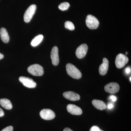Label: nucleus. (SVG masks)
<instances>
[{
  "instance_id": "19",
  "label": "nucleus",
  "mask_w": 131,
  "mask_h": 131,
  "mask_svg": "<svg viewBox=\"0 0 131 131\" xmlns=\"http://www.w3.org/2000/svg\"><path fill=\"white\" fill-rule=\"evenodd\" d=\"M65 27L66 28L69 29L70 30H73L75 29V26L74 24L72 22L70 21H66L65 22Z\"/></svg>"
},
{
  "instance_id": "13",
  "label": "nucleus",
  "mask_w": 131,
  "mask_h": 131,
  "mask_svg": "<svg viewBox=\"0 0 131 131\" xmlns=\"http://www.w3.org/2000/svg\"><path fill=\"white\" fill-rule=\"evenodd\" d=\"M109 62L107 59L103 58V63L100 66L99 68V73L101 75H106L107 73L108 70Z\"/></svg>"
},
{
  "instance_id": "2",
  "label": "nucleus",
  "mask_w": 131,
  "mask_h": 131,
  "mask_svg": "<svg viewBox=\"0 0 131 131\" xmlns=\"http://www.w3.org/2000/svg\"><path fill=\"white\" fill-rule=\"evenodd\" d=\"M27 70L31 74L36 76H40L44 74L43 68L41 66L37 64L29 66Z\"/></svg>"
},
{
  "instance_id": "3",
  "label": "nucleus",
  "mask_w": 131,
  "mask_h": 131,
  "mask_svg": "<svg viewBox=\"0 0 131 131\" xmlns=\"http://www.w3.org/2000/svg\"><path fill=\"white\" fill-rule=\"evenodd\" d=\"M86 23L88 27L90 29H96L100 24L98 19L91 15H89L87 16Z\"/></svg>"
},
{
  "instance_id": "9",
  "label": "nucleus",
  "mask_w": 131,
  "mask_h": 131,
  "mask_svg": "<svg viewBox=\"0 0 131 131\" xmlns=\"http://www.w3.org/2000/svg\"><path fill=\"white\" fill-rule=\"evenodd\" d=\"M88 49V47L86 44L81 45L78 47L76 51L77 57L79 59L83 58L87 54Z\"/></svg>"
},
{
  "instance_id": "5",
  "label": "nucleus",
  "mask_w": 131,
  "mask_h": 131,
  "mask_svg": "<svg viewBox=\"0 0 131 131\" xmlns=\"http://www.w3.org/2000/svg\"><path fill=\"white\" fill-rule=\"evenodd\" d=\"M37 9L36 5H31L26 10L24 15V21L26 23L30 22L34 15Z\"/></svg>"
},
{
  "instance_id": "15",
  "label": "nucleus",
  "mask_w": 131,
  "mask_h": 131,
  "mask_svg": "<svg viewBox=\"0 0 131 131\" xmlns=\"http://www.w3.org/2000/svg\"><path fill=\"white\" fill-rule=\"evenodd\" d=\"M0 36L3 42L7 43L9 42V37L7 31L5 28H2L0 30Z\"/></svg>"
},
{
  "instance_id": "12",
  "label": "nucleus",
  "mask_w": 131,
  "mask_h": 131,
  "mask_svg": "<svg viewBox=\"0 0 131 131\" xmlns=\"http://www.w3.org/2000/svg\"><path fill=\"white\" fill-rule=\"evenodd\" d=\"M63 96L66 99L70 101H78L80 99V95L78 94L73 91H69L64 92L63 93Z\"/></svg>"
},
{
  "instance_id": "21",
  "label": "nucleus",
  "mask_w": 131,
  "mask_h": 131,
  "mask_svg": "<svg viewBox=\"0 0 131 131\" xmlns=\"http://www.w3.org/2000/svg\"><path fill=\"white\" fill-rule=\"evenodd\" d=\"M13 126H10L6 127L1 131H13Z\"/></svg>"
},
{
  "instance_id": "16",
  "label": "nucleus",
  "mask_w": 131,
  "mask_h": 131,
  "mask_svg": "<svg viewBox=\"0 0 131 131\" xmlns=\"http://www.w3.org/2000/svg\"><path fill=\"white\" fill-rule=\"evenodd\" d=\"M0 105L7 110H11L13 107L12 104L9 100L6 98H3L0 100Z\"/></svg>"
},
{
  "instance_id": "4",
  "label": "nucleus",
  "mask_w": 131,
  "mask_h": 131,
  "mask_svg": "<svg viewBox=\"0 0 131 131\" xmlns=\"http://www.w3.org/2000/svg\"><path fill=\"white\" fill-rule=\"evenodd\" d=\"M129 61V59L125 55L119 54L117 55L115 59V63L116 67L118 69L123 68Z\"/></svg>"
},
{
  "instance_id": "10",
  "label": "nucleus",
  "mask_w": 131,
  "mask_h": 131,
  "mask_svg": "<svg viewBox=\"0 0 131 131\" xmlns=\"http://www.w3.org/2000/svg\"><path fill=\"white\" fill-rule=\"evenodd\" d=\"M51 58L52 63L54 66L58 65L59 63V57L58 49L57 46L53 47L51 53Z\"/></svg>"
},
{
  "instance_id": "28",
  "label": "nucleus",
  "mask_w": 131,
  "mask_h": 131,
  "mask_svg": "<svg viewBox=\"0 0 131 131\" xmlns=\"http://www.w3.org/2000/svg\"><path fill=\"white\" fill-rule=\"evenodd\" d=\"M130 81H131V77H130Z\"/></svg>"
},
{
  "instance_id": "24",
  "label": "nucleus",
  "mask_w": 131,
  "mask_h": 131,
  "mask_svg": "<svg viewBox=\"0 0 131 131\" xmlns=\"http://www.w3.org/2000/svg\"><path fill=\"white\" fill-rule=\"evenodd\" d=\"M114 107L113 104L112 103H110L108 104L107 106V108L108 109H112Z\"/></svg>"
},
{
  "instance_id": "23",
  "label": "nucleus",
  "mask_w": 131,
  "mask_h": 131,
  "mask_svg": "<svg viewBox=\"0 0 131 131\" xmlns=\"http://www.w3.org/2000/svg\"><path fill=\"white\" fill-rule=\"evenodd\" d=\"M110 99L111 101H112L113 102H115L117 101V97L114 95H111L110 96Z\"/></svg>"
},
{
  "instance_id": "25",
  "label": "nucleus",
  "mask_w": 131,
  "mask_h": 131,
  "mask_svg": "<svg viewBox=\"0 0 131 131\" xmlns=\"http://www.w3.org/2000/svg\"><path fill=\"white\" fill-rule=\"evenodd\" d=\"M4 115V112L3 110L0 108V117H3Z\"/></svg>"
},
{
  "instance_id": "26",
  "label": "nucleus",
  "mask_w": 131,
  "mask_h": 131,
  "mask_svg": "<svg viewBox=\"0 0 131 131\" xmlns=\"http://www.w3.org/2000/svg\"><path fill=\"white\" fill-rule=\"evenodd\" d=\"M63 131H73L72 130L69 128H66L64 129Z\"/></svg>"
},
{
  "instance_id": "6",
  "label": "nucleus",
  "mask_w": 131,
  "mask_h": 131,
  "mask_svg": "<svg viewBox=\"0 0 131 131\" xmlns=\"http://www.w3.org/2000/svg\"><path fill=\"white\" fill-rule=\"evenodd\" d=\"M19 81L23 84L25 86L29 88H34L37 86V83L31 78L20 77L19 78Z\"/></svg>"
},
{
  "instance_id": "18",
  "label": "nucleus",
  "mask_w": 131,
  "mask_h": 131,
  "mask_svg": "<svg viewBox=\"0 0 131 131\" xmlns=\"http://www.w3.org/2000/svg\"><path fill=\"white\" fill-rule=\"evenodd\" d=\"M70 7V4L69 3L65 2L62 3L59 5L58 7L59 9L62 11L67 10Z\"/></svg>"
},
{
  "instance_id": "22",
  "label": "nucleus",
  "mask_w": 131,
  "mask_h": 131,
  "mask_svg": "<svg viewBox=\"0 0 131 131\" xmlns=\"http://www.w3.org/2000/svg\"><path fill=\"white\" fill-rule=\"evenodd\" d=\"M125 72L126 74L127 75H129V74H130L131 68L128 67L126 68L125 69Z\"/></svg>"
},
{
  "instance_id": "17",
  "label": "nucleus",
  "mask_w": 131,
  "mask_h": 131,
  "mask_svg": "<svg viewBox=\"0 0 131 131\" xmlns=\"http://www.w3.org/2000/svg\"><path fill=\"white\" fill-rule=\"evenodd\" d=\"M43 38V36L42 35H39L36 36L32 40L31 45L33 47L37 46L42 42Z\"/></svg>"
},
{
  "instance_id": "11",
  "label": "nucleus",
  "mask_w": 131,
  "mask_h": 131,
  "mask_svg": "<svg viewBox=\"0 0 131 131\" xmlns=\"http://www.w3.org/2000/svg\"><path fill=\"white\" fill-rule=\"evenodd\" d=\"M67 110L71 114L75 115H80L82 113L81 108L73 104H69L67 106Z\"/></svg>"
},
{
  "instance_id": "8",
  "label": "nucleus",
  "mask_w": 131,
  "mask_h": 131,
  "mask_svg": "<svg viewBox=\"0 0 131 131\" xmlns=\"http://www.w3.org/2000/svg\"><path fill=\"white\" fill-rule=\"evenodd\" d=\"M120 87L118 84L115 82H111L106 84L105 87L106 92L110 94H115L118 92Z\"/></svg>"
},
{
  "instance_id": "1",
  "label": "nucleus",
  "mask_w": 131,
  "mask_h": 131,
  "mask_svg": "<svg viewBox=\"0 0 131 131\" xmlns=\"http://www.w3.org/2000/svg\"><path fill=\"white\" fill-rule=\"evenodd\" d=\"M66 69L68 74L74 79H79L81 78L82 74L80 71L72 64H67Z\"/></svg>"
},
{
  "instance_id": "20",
  "label": "nucleus",
  "mask_w": 131,
  "mask_h": 131,
  "mask_svg": "<svg viewBox=\"0 0 131 131\" xmlns=\"http://www.w3.org/2000/svg\"><path fill=\"white\" fill-rule=\"evenodd\" d=\"M90 131H104L101 130L97 126H93L90 129Z\"/></svg>"
},
{
  "instance_id": "14",
  "label": "nucleus",
  "mask_w": 131,
  "mask_h": 131,
  "mask_svg": "<svg viewBox=\"0 0 131 131\" xmlns=\"http://www.w3.org/2000/svg\"><path fill=\"white\" fill-rule=\"evenodd\" d=\"M94 106L98 110H105L106 108V105L104 102L99 100H93L92 102Z\"/></svg>"
},
{
  "instance_id": "7",
  "label": "nucleus",
  "mask_w": 131,
  "mask_h": 131,
  "mask_svg": "<svg viewBox=\"0 0 131 131\" xmlns=\"http://www.w3.org/2000/svg\"><path fill=\"white\" fill-rule=\"evenodd\" d=\"M40 115L42 119L46 120L53 119L56 117L54 112L49 109H44L41 110Z\"/></svg>"
},
{
  "instance_id": "29",
  "label": "nucleus",
  "mask_w": 131,
  "mask_h": 131,
  "mask_svg": "<svg viewBox=\"0 0 131 131\" xmlns=\"http://www.w3.org/2000/svg\"><path fill=\"white\" fill-rule=\"evenodd\" d=\"M127 54H128V52H126V54L127 55Z\"/></svg>"
},
{
  "instance_id": "27",
  "label": "nucleus",
  "mask_w": 131,
  "mask_h": 131,
  "mask_svg": "<svg viewBox=\"0 0 131 131\" xmlns=\"http://www.w3.org/2000/svg\"><path fill=\"white\" fill-rule=\"evenodd\" d=\"M4 57V56L3 54L0 53V59H2Z\"/></svg>"
}]
</instances>
